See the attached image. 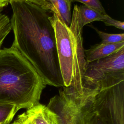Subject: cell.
I'll list each match as a JSON object with an SVG mask.
<instances>
[{"mask_svg": "<svg viewBox=\"0 0 124 124\" xmlns=\"http://www.w3.org/2000/svg\"><path fill=\"white\" fill-rule=\"evenodd\" d=\"M78 6L75 5L72 15V21L70 29L72 32L74 45V78L72 85L68 88L77 98L84 97V89L82 77L84 71L86 61L82 37V30L78 23Z\"/></svg>", "mask_w": 124, "mask_h": 124, "instance_id": "obj_7", "label": "cell"}, {"mask_svg": "<svg viewBox=\"0 0 124 124\" xmlns=\"http://www.w3.org/2000/svg\"><path fill=\"white\" fill-rule=\"evenodd\" d=\"M18 111V109L15 106L0 104V124L11 123Z\"/></svg>", "mask_w": 124, "mask_h": 124, "instance_id": "obj_13", "label": "cell"}, {"mask_svg": "<svg viewBox=\"0 0 124 124\" xmlns=\"http://www.w3.org/2000/svg\"><path fill=\"white\" fill-rule=\"evenodd\" d=\"M16 48L34 67L46 85L64 86L55 31L47 12L24 0H11Z\"/></svg>", "mask_w": 124, "mask_h": 124, "instance_id": "obj_1", "label": "cell"}, {"mask_svg": "<svg viewBox=\"0 0 124 124\" xmlns=\"http://www.w3.org/2000/svg\"><path fill=\"white\" fill-rule=\"evenodd\" d=\"M123 48H124V41L109 44L100 43L84 49L85 59L86 62H92L106 58Z\"/></svg>", "mask_w": 124, "mask_h": 124, "instance_id": "obj_9", "label": "cell"}, {"mask_svg": "<svg viewBox=\"0 0 124 124\" xmlns=\"http://www.w3.org/2000/svg\"><path fill=\"white\" fill-rule=\"evenodd\" d=\"M72 2H79L103 15H107L100 0H72Z\"/></svg>", "mask_w": 124, "mask_h": 124, "instance_id": "obj_15", "label": "cell"}, {"mask_svg": "<svg viewBox=\"0 0 124 124\" xmlns=\"http://www.w3.org/2000/svg\"><path fill=\"white\" fill-rule=\"evenodd\" d=\"M11 0H0V7H4L7 6L10 1Z\"/></svg>", "mask_w": 124, "mask_h": 124, "instance_id": "obj_19", "label": "cell"}, {"mask_svg": "<svg viewBox=\"0 0 124 124\" xmlns=\"http://www.w3.org/2000/svg\"><path fill=\"white\" fill-rule=\"evenodd\" d=\"M46 106L57 115L59 124H89L93 113L89 98H76L63 89Z\"/></svg>", "mask_w": 124, "mask_h": 124, "instance_id": "obj_4", "label": "cell"}, {"mask_svg": "<svg viewBox=\"0 0 124 124\" xmlns=\"http://www.w3.org/2000/svg\"><path fill=\"white\" fill-rule=\"evenodd\" d=\"M10 123H8V124H10Z\"/></svg>", "mask_w": 124, "mask_h": 124, "instance_id": "obj_23", "label": "cell"}, {"mask_svg": "<svg viewBox=\"0 0 124 124\" xmlns=\"http://www.w3.org/2000/svg\"><path fill=\"white\" fill-rule=\"evenodd\" d=\"M44 80L32 64L14 47L0 50V104L19 110L40 103Z\"/></svg>", "mask_w": 124, "mask_h": 124, "instance_id": "obj_2", "label": "cell"}, {"mask_svg": "<svg viewBox=\"0 0 124 124\" xmlns=\"http://www.w3.org/2000/svg\"><path fill=\"white\" fill-rule=\"evenodd\" d=\"M6 124V123H4V124Z\"/></svg>", "mask_w": 124, "mask_h": 124, "instance_id": "obj_21", "label": "cell"}, {"mask_svg": "<svg viewBox=\"0 0 124 124\" xmlns=\"http://www.w3.org/2000/svg\"><path fill=\"white\" fill-rule=\"evenodd\" d=\"M78 23L82 30L84 26L93 21H102L107 19L108 15H103L84 5L78 6Z\"/></svg>", "mask_w": 124, "mask_h": 124, "instance_id": "obj_11", "label": "cell"}, {"mask_svg": "<svg viewBox=\"0 0 124 124\" xmlns=\"http://www.w3.org/2000/svg\"><path fill=\"white\" fill-rule=\"evenodd\" d=\"M97 32L101 38V43L104 44H109L119 43L124 41V33H108L99 31L96 28L91 26Z\"/></svg>", "mask_w": 124, "mask_h": 124, "instance_id": "obj_14", "label": "cell"}, {"mask_svg": "<svg viewBox=\"0 0 124 124\" xmlns=\"http://www.w3.org/2000/svg\"><path fill=\"white\" fill-rule=\"evenodd\" d=\"M42 9L57 16L66 26L70 27L72 21L71 3L66 0H28Z\"/></svg>", "mask_w": 124, "mask_h": 124, "instance_id": "obj_8", "label": "cell"}, {"mask_svg": "<svg viewBox=\"0 0 124 124\" xmlns=\"http://www.w3.org/2000/svg\"><path fill=\"white\" fill-rule=\"evenodd\" d=\"M26 0V1H27V0Z\"/></svg>", "mask_w": 124, "mask_h": 124, "instance_id": "obj_24", "label": "cell"}, {"mask_svg": "<svg viewBox=\"0 0 124 124\" xmlns=\"http://www.w3.org/2000/svg\"><path fill=\"white\" fill-rule=\"evenodd\" d=\"M89 124H105L102 120L95 113H93Z\"/></svg>", "mask_w": 124, "mask_h": 124, "instance_id": "obj_18", "label": "cell"}, {"mask_svg": "<svg viewBox=\"0 0 124 124\" xmlns=\"http://www.w3.org/2000/svg\"><path fill=\"white\" fill-rule=\"evenodd\" d=\"M0 7V50L3 42L12 30L11 19Z\"/></svg>", "mask_w": 124, "mask_h": 124, "instance_id": "obj_12", "label": "cell"}, {"mask_svg": "<svg viewBox=\"0 0 124 124\" xmlns=\"http://www.w3.org/2000/svg\"><path fill=\"white\" fill-rule=\"evenodd\" d=\"M55 31L56 48L64 87L72 85L74 78V45L72 32L57 16L50 17Z\"/></svg>", "mask_w": 124, "mask_h": 124, "instance_id": "obj_6", "label": "cell"}, {"mask_svg": "<svg viewBox=\"0 0 124 124\" xmlns=\"http://www.w3.org/2000/svg\"><path fill=\"white\" fill-rule=\"evenodd\" d=\"M124 81V48L103 59L86 62L82 77L84 97Z\"/></svg>", "mask_w": 124, "mask_h": 124, "instance_id": "obj_3", "label": "cell"}, {"mask_svg": "<svg viewBox=\"0 0 124 124\" xmlns=\"http://www.w3.org/2000/svg\"><path fill=\"white\" fill-rule=\"evenodd\" d=\"M8 123H6V124H8Z\"/></svg>", "mask_w": 124, "mask_h": 124, "instance_id": "obj_22", "label": "cell"}, {"mask_svg": "<svg viewBox=\"0 0 124 124\" xmlns=\"http://www.w3.org/2000/svg\"><path fill=\"white\" fill-rule=\"evenodd\" d=\"M33 124H59L57 115L40 103L25 111Z\"/></svg>", "mask_w": 124, "mask_h": 124, "instance_id": "obj_10", "label": "cell"}, {"mask_svg": "<svg viewBox=\"0 0 124 124\" xmlns=\"http://www.w3.org/2000/svg\"><path fill=\"white\" fill-rule=\"evenodd\" d=\"M103 23L106 25L108 26H113L117 29L124 30V21H119L114 19L111 17L110 16H108L106 19L103 21Z\"/></svg>", "mask_w": 124, "mask_h": 124, "instance_id": "obj_16", "label": "cell"}, {"mask_svg": "<svg viewBox=\"0 0 124 124\" xmlns=\"http://www.w3.org/2000/svg\"><path fill=\"white\" fill-rule=\"evenodd\" d=\"M67 1H68V2H69V3H72V0H66Z\"/></svg>", "mask_w": 124, "mask_h": 124, "instance_id": "obj_20", "label": "cell"}, {"mask_svg": "<svg viewBox=\"0 0 124 124\" xmlns=\"http://www.w3.org/2000/svg\"><path fill=\"white\" fill-rule=\"evenodd\" d=\"M10 124H32L31 121L26 112L18 115L13 122Z\"/></svg>", "mask_w": 124, "mask_h": 124, "instance_id": "obj_17", "label": "cell"}, {"mask_svg": "<svg viewBox=\"0 0 124 124\" xmlns=\"http://www.w3.org/2000/svg\"><path fill=\"white\" fill-rule=\"evenodd\" d=\"M93 112L105 124H124V81L89 97Z\"/></svg>", "mask_w": 124, "mask_h": 124, "instance_id": "obj_5", "label": "cell"}]
</instances>
